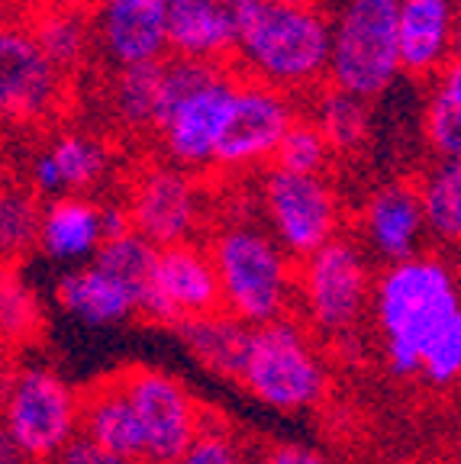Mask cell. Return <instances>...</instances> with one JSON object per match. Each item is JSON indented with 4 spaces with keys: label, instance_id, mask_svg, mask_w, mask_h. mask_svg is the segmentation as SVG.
Instances as JSON below:
<instances>
[{
    "label": "cell",
    "instance_id": "obj_1",
    "mask_svg": "<svg viewBox=\"0 0 461 464\" xmlns=\"http://www.w3.org/2000/svg\"><path fill=\"white\" fill-rule=\"evenodd\" d=\"M461 287L455 271L436 255H417L410 261H397L375 281V313L378 329L384 333V358L397 377L423 374L429 348L442 329L458 316Z\"/></svg>",
    "mask_w": 461,
    "mask_h": 464
},
{
    "label": "cell",
    "instance_id": "obj_2",
    "mask_svg": "<svg viewBox=\"0 0 461 464\" xmlns=\"http://www.w3.org/2000/svg\"><path fill=\"white\" fill-rule=\"evenodd\" d=\"M332 55V23L319 7H284L261 0L239 45L242 78L278 87L284 94H307L326 87Z\"/></svg>",
    "mask_w": 461,
    "mask_h": 464
},
{
    "label": "cell",
    "instance_id": "obj_3",
    "mask_svg": "<svg viewBox=\"0 0 461 464\" xmlns=\"http://www.w3.org/2000/svg\"><path fill=\"white\" fill-rule=\"evenodd\" d=\"M210 255L217 265L226 313L255 329L288 319L297 271L271 232L252 223L226 226L210 242Z\"/></svg>",
    "mask_w": 461,
    "mask_h": 464
},
{
    "label": "cell",
    "instance_id": "obj_4",
    "mask_svg": "<svg viewBox=\"0 0 461 464\" xmlns=\"http://www.w3.org/2000/svg\"><path fill=\"white\" fill-rule=\"evenodd\" d=\"M400 74V0H342L332 16L329 84L378 101Z\"/></svg>",
    "mask_w": 461,
    "mask_h": 464
},
{
    "label": "cell",
    "instance_id": "obj_5",
    "mask_svg": "<svg viewBox=\"0 0 461 464\" xmlns=\"http://www.w3.org/2000/svg\"><path fill=\"white\" fill-rule=\"evenodd\" d=\"M4 422V435L23 458L52 461L81 439V393H74L52 368L23 364L7 377Z\"/></svg>",
    "mask_w": 461,
    "mask_h": 464
},
{
    "label": "cell",
    "instance_id": "obj_6",
    "mask_svg": "<svg viewBox=\"0 0 461 464\" xmlns=\"http://www.w3.org/2000/svg\"><path fill=\"white\" fill-rule=\"evenodd\" d=\"M242 384L261 403L294 413L319 403L326 393V368L310 335L294 319H278L259 326L249 348Z\"/></svg>",
    "mask_w": 461,
    "mask_h": 464
},
{
    "label": "cell",
    "instance_id": "obj_7",
    "mask_svg": "<svg viewBox=\"0 0 461 464\" xmlns=\"http://www.w3.org/2000/svg\"><path fill=\"white\" fill-rule=\"evenodd\" d=\"M259 197L271 236L294 258H310L339 239L342 200L323 174H294L268 165Z\"/></svg>",
    "mask_w": 461,
    "mask_h": 464
},
{
    "label": "cell",
    "instance_id": "obj_8",
    "mask_svg": "<svg viewBox=\"0 0 461 464\" xmlns=\"http://www.w3.org/2000/svg\"><path fill=\"white\" fill-rule=\"evenodd\" d=\"M375 281L361 246L352 239H332L310 258H303L297 290L313 329L346 335L358 326L375 300Z\"/></svg>",
    "mask_w": 461,
    "mask_h": 464
},
{
    "label": "cell",
    "instance_id": "obj_9",
    "mask_svg": "<svg viewBox=\"0 0 461 464\" xmlns=\"http://www.w3.org/2000/svg\"><path fill=\"white\" fill-rule=\"evenodd\" d=\"M123 391L130 397L145 435V461L149 464H178L188 455L207 429L203 413L191 391L178 377L162 368H132L116 371Z\"/></svg>",
    "mask_w": 461,
    "mask_h": 464
},
{
    "label": "cell",
    "instance_id": "obj_10",
    "mask_svg": "<svg viewBox=\"0 0 461 464\" xmlns=\"http://www.w3.org/2000/svg\"><path fill=\"white\" fill-rule=\"evenodd\" d=\"M236 84L239 78H232V72L223 68L207 84L184 94L181 101L168 103L159 120V130H155L165 161L184 168V171H201V168L217 165Z\"/></svg>",
    "mask_w": 461,
    "mask_h": 464
},
{
    "label": "cell",
    "instance_id": "obj_11",
    "mask_svg": "<svg viewBox=\"0 0 461 464\" xmlns=\"http://www.w3.org/2000/svg\"><path fill=\"white\" fill-rule=\"evenodd\" d=\"M223 313V287L210 248L194 242L159 248L149 290L142 297V313L149 323L178 326L188 319H203Z\"/></svg>",
    "mask_w": 461,
    "mask_h": 464
},
{
    "label": "cell",
    "instance_id": "obj_12",
    "mask_svg": "<svg viewBox=\"0 0 461 464\" xmlns=\"http://www.w3.org/2000/svg\"><path fill=\"white\" fill-rule=\"evenodd\" d=\"M297 120L300 113H297L290 94L261 84V81L239 78L230 123H226L217 152V168L242 171V168L268 165V161L274 165L278 149Z\"/></svg>",
    "mask_w": 461,
    "mask_h": 464
},
{
    "label": "cell",
    "instance_id": "obj_13",
    "mask_svg": "<svg viewBox=\"0 0 461 464\" xmlns=\"http://www.w3.org/2000/svg\"><path fill=\"white\" fill-rule=\"evenodd\" d=\"M65 101V72L29 33L7 26L0 36V107L14 123H45Z\"/></svg>",
    "mask_w": 461,
    "mask_h": 464
},
{
    "label": "cell",
    "instance_id": "obj_14",
    "mask_svg": "<svg viewBox=\"0 0 461 464\" xmlns=\"http://www.w3.org/2000/svg\"><path fill=\"white\" fill-rule=\"evenodd\" d=\"M126 210L132 219V232H139L155 248L181 246L191 242L201 223V190L191 171L162 161L136 174Z\"/></svg>",
    "mask_w": 461,
    "mask_h": 464
},
{
    "label": "cell",
    "instance_id": "obj_15",
    "mask_svg": "<svg viewBox=\"0 0 461 464\" xmlns=\"http://www.w3.org/2000/svg\"><path fill=\"white\" fill-rule=\"evenodd\" d=\"M261 0H172V55L226 65L239 55L245 26Z\"/></svg>",
    "mask_w": 461,
    "mask_h": 464
},
{
    "label": "cell",
    "instance_id": "obj_16",
    "mask_svg": "<svg viewBox=\"0 0 461 464\" xmlns=\"http://www.w3.org/2000/svg\"><path fill=\"white\" fill-rule=\"evenodd\" d=\"M172 0H101L94 14L97 49L113 72L165 62Z\"/></svg>",
    "mask_w": 461,
    "mask_h": 464
},
{
    "label": "cell",
    "instance_id": "obj_17",
    "mask_svg": "<svg viewBox=\"0 0 461 464\" xmlns=\"http://www.w3.org/2000/svg\"><path fill=\"white\" fill-rule=\"evenodd\" d=\"M361 232L371 255L387 265L410 261L419 255L423 236L429 232L423 200L413 184H384L365 200Z\"/></svg>",
    "mask_w": 461,
    "mask_h": 464
},
{
    "label": "cell",
    "instance_id": "obj_18",
    "mask_svg": "<svg viewBox=\"0 0 461 464\" xmlns=\"http://www.w3.org/2000/svg\"><path fill=\"white\" fill-rule=\"evenodd\" d=\"M110 171V149L97 136L68 130L39 149L29 159V181L43 197L84 194L101 184Z\"/></svg>",
    "mask_w": 461,
    "mask_h": 464
},
{
    "label": "cell",
    "instance_id": "obj_19",
    "mask_svg": "<svg viewBox=\"0 0 461 464\" xmlns=\"http://www.w3.org/2000/svg\"><path fill=\"white\" fill-rule=\"evenodd\" d=\"M455 0H400V58L410 78H436L458 45Z\"/></svg>",
    "mask_w": 461,
    "mask_h": 464
},
{
    "label": "cell",
    "instance_id": "obj_20",
    "mask_svg": "<svg viewBox=\"0 0 461 464\" xmlns=\"http://www.w3.org/2000/svg\"><path fill=\"white\" fill-rule=\"evenodd\" d=\"M81 439L120 458L145 461V435L120 374L101 377L81 391Z\"/></svg>",
    "mask_w": 461,
    "mask_h": 464
},
{
    "label": "cell",
    "instance_id": "obj_21",
    "mask_svg": "<svg viewBox=\"0 0 461 464\" xmlns=\"http://www.w3.org/2000/svg\"><path fill=\"white\" fill-rule=\"evenodd\" d=\"M58 304L87 326H113L142 313V294L87 261L58 281Z\"/></svg>",
    "mask_w": 461,
    "mask_h": 464
},
{
    "label": "cell",
    "instance_id": "obj_22",
    "mask_svg": "<svg viewBox=\"0 0 461 464\" xmlns=\"http://www.w3.org/2000/svg\"><path fill=\"white\" fill-rule=\"evenodd\" d=\"M103 236V203L91 200L84 194H68L49 200L43 210V232L39 248L55 261H84L94 258Z\"/></svg>",
    "mask_w": 461,
    "mask_h": 464
},
{
    "label": "cell",
    "instance_id": "obj_23",
    "mask_svg": "<svg viewBox=\"0 0 461 464\" xmlns=\"http://www.w3.org/2000/svg\"><path fill=\"white\" fill-rule=\"evenodd\" d=\"M178 339L184 342L191 355L220 377H236L242 381L245 362H249V348H252L255 326L236 319L232 313H213L203 319H188L174 326Z\"/></svg>",
    "mask_w": 461,
    "mask_h": 464
},
{
    "label": "cell",
    "instance_id": "obj_24",
    "mask_svg": "<svg viewBox=\"0 0 461 464\" xmlns=\"http://www.w3.org/2000/svg\"><path fill=\"white\" fill-rule=\"evenodd\" d=\"M107 107L113 120L130 132H155L162 116V62L120 68L110 78Z\"/></svg>",
    "mask_w": 461,
    "mask_h": 464
},
{
    "label": "cell",
    "instance_id": "obj_25",
    "mask_svg": "<svg viewBox=\"0 0 461 464\" xmlns=\"http://www.w3.org/2000/svg\"><path fill=\"white\" fill-rule=\"evenodd\" d=\"M423 136L439 159H461V58L433 78L423 110Z\"/></svg>",
    "mask_w": 461,
    "mask_h": 464
},
{
    "label": "cell",
    "instance_id": "obj_26",
    "mask_svg": "<svg viewBox=\"0 0 461 464\" xmlns=\"http://www.w3.org/2000/svg\"><path fill=\"white\" fill-rule=\"evenodd\" d=\"M426 226L436 239L461 248V159H439L417 184Z\"/></svg>",
    "mask_w": 461,
    "mask_h": 464
},
{
    "label": "cell",
    "instance_id": "obj_27",
    "mask_svg": "<svg viewBox=\"0 0 461 464\" xmlns=\"http://www.w3.org/2000/svg\"><path fill=\"white\" fill-rule=\"evenodd\" d=\"M313 123L323 130L329 139L332 152H355L361 149L371 132V113H368V101L355 94H346L339 87H319L317 101H313Z\"/></svg>",
    "mask_w": 461,
    "mask_h": 464
},
{
    "label": "cell",
    "instance_id": "obj_28",
    "mask_svg": "<svg viewBox=\"0 0 461 464\" xmlns=\"http://www.w3.org/2000/svg\"><path fill=\"white\" fill-rule=\"evenodd\" d=\"M29 33L36 36V43L43 45L45 55L65 74L74 72L87 58L91 45L97 43L91 16H78V14H33Z\"/></svg>",
    "mask_w": 461,
    "mask_h": 464
},
{
    "label": "cell",
    "instance_id": "obj_29",
    "mask_svg": "<svg viewBox=\"0 0 461 464\" xmlns=\"http://www.w3.org/2000/svg\"><path fill=\"white\" fill-rule=\"evenodd\" d=\"M97 268H103L107 275L120 277L123 284L136 287L145 297L152 281V271H155V261H159V248L152 246L149 239H142L139 232H126L120 239H107L101 246V252L91 258Z\"/></svg>",
    "mask_w": 461,
    "mask_h": 464
},
{
    "label": "cell",
    "instance_id": "obj_30",
    "mask_svg": "<svg viewBox=\"0 0 461 464\" xmlns=\"http://www.w3.org/2000/svg\"><path fill=\"white\" fill-rule=\"evenodd\" d=\"M332 159V145L310 116H300L284 136L274 165L294 174H323Z\"/></svg>",
    "mask_w": 461,
    "mask_h": 464
},
{
    "label": "cell",
    "instance_id": "obj_31",
    "mask_svg": "<svg viewBox=\"0 0 461 464\" xmlns=\"http://www.w3.org/2000/svg\"><path fill=\"white\" fill-rule=\"evenodd\" d=\"M43 210L26 190H7L0 203V242L7 255H23L29 246H39Z\"/></svg>",
    "mask_w": 461,
    "mask_h": 464
},
{
    "label": "cell",
    "instance_id": "obj_32",
    "mask_svg": "<svg viewBox=\"0 0 461 464\" xmlns=\"http://www.w3.org/2000/svg\"><path fill=\"white\" fill-rule=\"evenodd\" d=\"M423 377L429 384H452L461 377V310L429 348L423 362Z\"/></svg>",
    "mask_w": 461,
    "mask_h": 464
},
{
    "label": "cell",
    "instance_id": "obj_33",
    "mask_svg": "<svg viewBox=\"0 0 461 464\" xmlns=\"http://www.w3.org/2000/svg\"><path fill=\"white\" fill-rule=\"evenodd\" d=\"M36 319L39 306L33 294L16 277L7 275V281H4V329H7V339H26L36 329Z\"/></svg>",
    "mask_w": 461,
    "mask_h": 464
},
{
    "label": "cell",
    "instance_id": "obj_34",
    "mask_svg": "<svg viewBox=\"0 0 461 464\" xmlns=\"http://www.w3.org/2000/svg\"><path fill=\"white\" fill-rule=\"evenodd\" d=\"M178 464H249L242 445L226 429H203V435L191 445V451Z\"/></svg>",
    "mask_w": 461,
    "mask_h": 464
},
{
    "label": "cell",
    "instance_id": "obj_35",
    "mask_svg": "<svg viewBox=\"0 0 461 464\" xmlns=\"http://www.w3.org/2000/svg\"><path fill=\"white\" fill-rule=\"evenodd\" d=\"M249 464H329V458L319 455L310 445L278 442V445H265L259 455L249 458Z\"/></svg>",
    "mask_w": 461,
    "mask_h": 464
},
{
    "label": "cell",
    "instance_id": "obj_36",
    "mask_svg": "<svg viewBox=\"0 0 461 464\" xmlns=\"http://www.w3.org/2000/svg\"><path fill=\"white\" fill-rule=\"evenodd\" d=\"M55 464H149V461H136V458L110 455V451L97 449V445L84 442V439H74V442L55 458Z\"/></svg>",
    "mask_w": 461,
    "mask_h": 464
},
{
    "label": "cell",
    "instance_id": "obj_37",
    "mask_svg": "<svg viewBox=\"0 0 461 464\" xmlns=\"http://www.w3.org/2000/svg\"><path fill=\"white\" fill-rule=\"evenodd\" d=\"M101 0H33V14H78L94 16Z\"/></svg>",
    "mask_w": 461,
    "mask_h": 464
},
{
    "label": "cell",
    "instance_id": "obj_38",
    "mask_svg": "<svg viewBox=\"0 0 461 464\" xmlns=\"http://www.w3.org/2000/svg\"><path fill=\"white\" fill-rule=\"evenodd\" d=\"M271 4H284V7H317V0H271Z\"/></svg>",
    "mask_w": 461,
    "mask_h": 464
},
{
    "label": "cell",
    "instance_id": "obj_39",
    "mask_svg": "<svg viewBox=\"0 0 461 464\" xmlns=\"http://www.w3.org/2000/svg\"><path fill=\"white\" fill-rule=\"evenodd\" d=\"M455 58H461V29H458V45H455Z\"/></svg>",
    "mask_w": 461,
    "mask_h": 464
},
{
    "label": "cell",
    "instance_id": "obj_40",
    "mask_svg": "<svg viewBox=\"0 0 461 464\" xmlns=\"http://www.w3.org/2000/svg\"><path fill=\"white\" fill-rule=\"evenodd\" d=\"M455 7H458V14H461V0H455Z\"/></svg>",
    "mask_w": 461,
    "mask_h": 464
},
{
    "label": "cell",
    "instance_id": "obj_41",
    "mask_svg": "<svg viewBox=\"0 0 461 464\" xmlns=\"http://www.w3.org/2000/svg\"><path fill=\"white\" fill-rule=\"evenodd\" d=\"M458 464H461V442H458Z\"/></svg>",
    "mask_w": 461,
    "mask_h": 464
}]
</instances>
